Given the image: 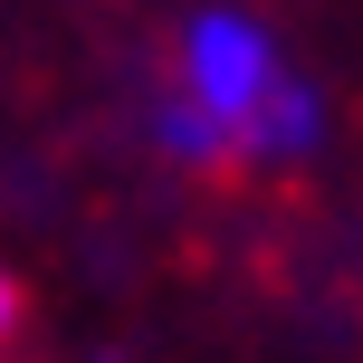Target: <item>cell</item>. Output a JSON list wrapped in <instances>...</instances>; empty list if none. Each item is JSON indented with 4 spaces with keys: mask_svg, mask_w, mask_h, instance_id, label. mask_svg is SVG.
Wrapping results in <instances>:
<instances>
[{
    "mask_svg": "<svg viewBox=\"0 0 363 363\" xmlns=\"http://www.w3.org/2000/svg\"><path fill=\"white\" fill-rule=\"evenodd\" d=\"M153 144L191 172L287 163L315 144V96L287 77L277 38L239 10H191L172 48V96L153 106Z\"/></svg>",
    "mask_w": 363,
    "mask_h": 363,
    "instance_id": "obj_1",
    "label": "cell"
},
{
    "mask_svg": "<svg viewBox=\"0 0 363 363\" xmlns=\"http://www.w3.org/2000/svg\"><path fill=\"white\" fill-rule=\"evenodd\" d=\"M19 325H29V296H19V277H10V268H0V354H10V345H19Z\"/></svg>",
    "mask_w": 363,
    "mask_h": 363,
    "instance_id": "obj_2",
    "label": "cell"
}]
</instances>
